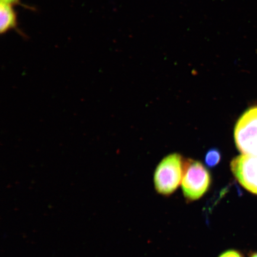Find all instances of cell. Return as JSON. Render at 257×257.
<instances>
[{
	"instance_id": "obj_1",
	"label": "cell",
	"mask_w": 257,
	"mask_h": 257,
	"mask_svg": "<svg viewBox=\"0 0 257 257\" xmlns=\"http://www.w3.org/2000/svg\"><path fill=\"white\" fill-rule=\"evenodd\" d=\"M184 163L181 155L174 153L166 157L157 166L154 183L159 194L169 196L178 188L184 176Z\"/></svg>"
},
{
	"instance_id": "obj_2",
	"label": "cell",
	"mask_w": 257,
	"mask_h": 257,
	"mask_svg": "<svg viewBox=\"0 0 257 257\" xmlns=\"http://www.w3.org/2000/svg\"><path fill=\"white\" fill-rule=\"evenodd\" d=\"M211 184L210 173L203 164L191 159L185 161L182 189L186 200H200L210 189Z\"/></svg>"
},
{
	"instance_id": "obj_3",
	"label": "cell",
	"mask_w": 257,
	"mask_h": 257,
	"mask_svg": "<svg viewBox=\"0 0 257 257\" xmlns=\"http://www.w3.org/2000/svg\"><path fill=\"white\" fill-rule=\"evenodd\" d=\"M234 138L239 152L257 156V106L241 115L234 127Z\"/></svg>"
},
{
	"instance_id": "obj_4",
	"label": "cell",
	"mask_w": 257,
	"mask_h": 257,
	"mask_svg": "<svg viewBox=\"0 0 257 257\" xmlns=\"http://www.w3.org/2000/svg\"><path fill=\"white\" fill-rule=\"evenodd\" d=\"M231 170L246 190L257 195V156L242 154L231 162Z\"/></svg>"
},
{
	"instance_id": "obj_5",
	"label": "cell",
	"mask_w": 257,
	"mask_h": 257,
	"mask_svg": "<svg viewBox=\"0 0 257 257\" xmlns=\"http://www.w3.org/2000/svg\"><path fill=\"white\" fill-rule=\"evenodd\" d=\"M15 30L22 34L18 29L17 14L14 6L1 2L0 5V32L5 34L9 31Z\"/></svg>"
},
{
	"instance_id": "obj_6",
	"label": "cell",
	"mask_w": 257,
	"mask_h": 257,
	"mask_svg": "<svg viewBox=\"0 0 257 257\" xmlns=\"http://www.w3.org/2000/svg\"><path fill=\"white\" fill-rule=\"evenodd\" d=\"M221 159L220 151L216 149H212L205 154V163L209 168H214L220 163Z\"/></svg>"
},
{
	"instance_id": "obj_7",
	"label": "cell",
	"mask_w": 257,
	"mask_h": 257,
	"mask_svg": "<svg viewBox=\"0 0 257 257\" xmlns=\"http://www.w3.org/2000/svg\"><path fill=\"white\" fill-rule=\"evenodd\" d=\"M218 257H243V255L236 249H228L221 253Z\"/></svg>"
},
{
	"instance_id": "obj_8",
	"label": "cell",
	"mask_w": 257,
	"mask_h": 257,
	"mask_svg": "<svg viewBox=\"0 0 257 257\" xmlns=\"http://www.w3.org/2000/svg\"><path fill=\"white\" fill-rule=\"evenodd\" d=\"M2 3H6V4L11 5L12 6H21L22 7L30 9L27 6H25L21 3V0H2Z\"/></svg>"
},
{
	"instance_id": "obj_9",
	"label": "cell",
	"mask_w": 257,
	"mask_h": 257,
	"mask_svg": "<svg viewBox=\"0 0 257 257\" xmlns=\"http://www.w3.org/2000/svg\"><path fill=\"white\" fill-rule=\"evenodd\" d=\"M249 257H257V252L252 253Z\"/></svg>"
}]
</instances>
